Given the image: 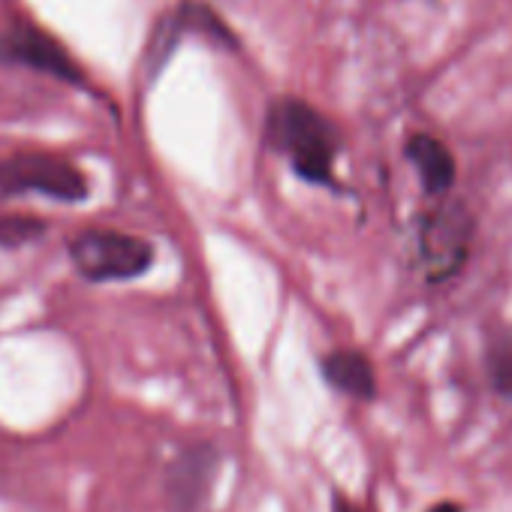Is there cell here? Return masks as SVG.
I'll list each match as a JSON object with an SVG mask.
<instances>
[{
  "label": "cell",
  "instance_id": "1",
  "mask_svg": "<svg viewBox=\"0 0 512 512\" xmlns=\"http://www.w3.org/2000/svg\"><path fill=\"white\" fill-rule=\"evenodd\" d=\"M266 139L287 154L296 175L308 184H335V154L341 148L335 124L302 100H281L266 118Z\"/></svg>",
  "mask_w": 512,
  "mask_h": 512
},
{
  "label": "cell",
  "instance_id": "2",
  "mask_svg": "<svg viewBox=\"0 0 512 512\" xmlns=\"http://www.w3.org/2000/svg\"><path fill=\"white\" fill-rule=\"evenodd\" d=\"M67 256L79 278L91 284L136 281L154 266V244L118 229H82L70 238Z\"/></svg>",
  "mask_w": 512,
  "mask_h": 512
},
{
  "label": "cell",
  "instance_id": "3",
  "mask_svg": "<svg viewBox=\"0 0 512 512\" xmlns=\"http://www.w3.org/2000/svg\"><path fill=\"white\" fill-rule=\"evenodd\" d=\"M0 193L25 196L40 193L55 202H85L91 184L85 172L52 151H16L0 160Z\"/></svg>",
  "mask_w": 512,
  "mask_h": 512
},
{
  "label": "cell",
  "instance_id": "4",
  "mask_svg": "<svg viewBox=\"0 0 512 512\" xmlns=\"http://www.w3.org/2000/svg\"><path fill=\"white\" fill-rule=\"evenodd\" d=\"M473 238V217L458 202H443L419 223V260L431 284L455 278L467 260Z\"/></svg>",
  "mask_w": 512,
  "mask_h": 512
},
{
  "label": "cell",
  "instance_id": "5",
  "mask_svg": "<svg viewBox=\"0 0 512 512\" xmlns=\"http://www.w3.org/2000/svg\"><path fill=\"white\" fill-rule=\"evenodd\" d=\"M0 67H28L67 85H85L76 58L49 31L28 22H13L0 31Z\"/></svg>",
  "mask_w": 512,
  "mask_h": 512
},
{
  "label": "cell",
  "instance_id": "6",
  "mask_svg": "<svg viewBox=\"0 0 512 512\" xmlns=\"http://www.w3.org/2000/svg\"><path fill=\"white\" fill-rule=\"evenodd\" d=\"M217 473V452L205 443L178 452L166 470V494L175 512H199Z\"/></svg>",
  "mask_w": 512,
  "mask_h": 512
},
{
  "label": "cell",
  "instance_id": "7",
  "mask_svg": "<svg viewBox=\"0 0 512 512\" xmlns=\"http://www.w3.org/2000/svg\"><path fill=\"white\" fill-rule=\"evenodd\" d=\"M320 371H323V380L332 389H338V392H344V395H350L356 401H371L377 395L374 365L359 350H332L329 356H323Z\"/></svg>",
  "mask_w": 512,
  "mask_h": 512
},
{
  "label": "cell",
  "instance_id": "8",
  "mask_svg": "<svg viewBox=\"0 0 512 512\" xmlns=\"http://www.w3.org/2000/svg\"><path fill=\"white\" fill-rule=\"evenodd\" d=\"M407 157L416 166V172L422 178V187L431 196H443V193L452 190V184H455V157L449 154V148L440 139H434L428 133H416L407 142Z\"/></svg>",
  "mask_w": 512,
  "mask_h": 512
},
{
  "label": "cell",
  "instance_id": "9",
  "mask_svg": "<svg viewBox=\"0 0 512 512\" xmlns=\"http://www.w3.org/2000/svg\"><path fill=\"white\" fill-rule=\"evenodd\" d=\"M49 235V220L37 214H0V250H19Z\"/></svg>",
  "mask_w": 512,
  "mask_h": 512
},
{
  "label": "cell",
  "instance_id": "10",
  "mask_svg": "<svg viewBox=\"0 0 512 512\" xmlns=\"http://www.w3.org/2000/svg\"><path fill=\"white\" fill-rule=\"evenodd\" d=\"M488 377L500 395L512 398V335L500 338L488 350Z\"/></svg>",
  "mask_w": 512,
  "mask_h": 512
},
{
  "label": "cell",
  "instance_id": "11",
  "mask_svg": "<svg viewBox=\"0 0 512 512\" xmlns=\"http://www.w3.org/2000/svg\"><path fill=\"white\" fill-rule=\"evenodd\" d=\"M332 512H368V509H362L359 503H353L347 494L335 491V494H332Z\"/></svg>",
  "mask_w": 512,
  "mask_h": 512
},
{
  "label": "cell",
  "instance_id": "12",
  "mask_svg": "<svg viewBox=\"0 0 512 512\" xmlns=\"http://www.w3.org/2000/svg\"><path fill=\"white\" fill-rule=\"evenodd\" d=\"M425 512H464V506H458V503H434V506H428Z\"/></svg>",
  "mask_w": 512,
  "mask_h": 512
}]
</instances>
